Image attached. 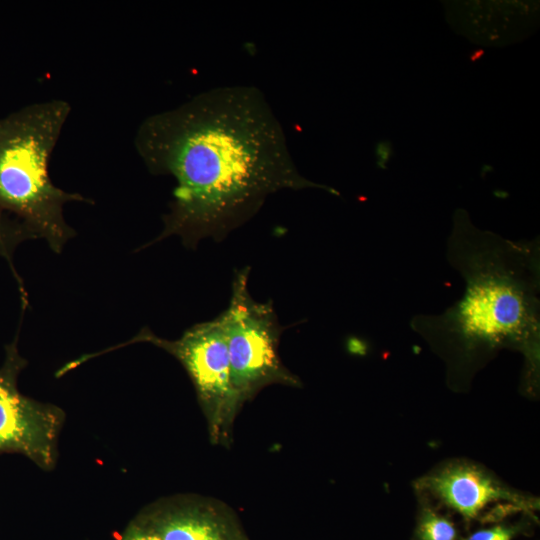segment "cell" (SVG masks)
Here are the masks:
<instances>
[{
  "instance_id": "cell-1",
  "label": "cell",
  "mask_w": 540,
  "mask_h": 540,
  "mask_svg": "<svg viewBox=\"0 0 540 540\" xmlns=\"http://www.w3.org/2000/svg\"><path fill=\"white\" fill-rule=\"evenodd\" d=\"M134 142L149 172L176 181L162 232L149 245L172 235L187 248L222 241L280 190L339 195L299 173L281 124L253 86L211 89L148 116Z\"/></svg>"
},
{
  "instance_id": "cell-2",
  "label": "cell",
  "mask_w": 540,
  "mask_h": 540,
  "mask_svg": "<svg viewBox=\"0 0 540 540\" xmlns=\"http://www.w3.org/2000/svg\"><path fill=\"white\" fill-rule=\"evenodd\" d=\"M449 262L465 280L462 299L438 316H415L413 329L465 357L500 348L536 358L539 344V246L515 243L455 222Z\"/></svg>"
},
{
  "instance_id": "cell-3",
  "label": "cell",
  "mask_w": 540,
  "mask_h": 540,
  "mask_svg": "<svg viewBox=\"0 0 540 540\" xmlns=\"http://www.w3.org/2000/svg\"><path fill=\"white\" fill-rule=\"evenodd\" d=\"M71 112L61 99L27 105L0 118V210L23 223L61 253L76 235L67 224V202H89L52 182L49 161Z\"/></svg>"
},
{
  "instance_id": "cell-4",
  "label": "cell",
  "mask_w": 540,
  "mask_h": 540,
  "mask_svg": "<svg viewBox=\"0 0 540 540\" xmlns=\"http://www.w3.org/2000/svg\"><path fill=\"white\" fill-rule=\"evenodd\" d=\"M249 273V267L235 271L229 305L219 314L226 334L231 380L241 404L271 384L301 385L280 359L278 346L284 328L273 303L251 297Z\"/></svg>"
},
{
  "instance_id": "cell-5",
  "label": "cell",
  "mask_w": 540,
  "mask_h": 540,
  "mask_svg": "<svg viewBox=\"0 0 540 540\" xmlns=\"http://www.w3.org/2000/svg\"><path fill=\"white\" fill-rule=\"evenodd\" d=\"M134 343H149L175 357L185 368L207 418L214 443L229 439L235 415L242 406L231 380L230 361L222 319L194 324L174 340L144 327L132 339L110 350Z\"/></svg>"
},
{
  "instance_id": "cell-6",
  "label": "cell",
  "mask_w": 540,
  "mask_h": 540,
  "mask_svg": "<svg viewBox=\"0 0 540 540\" xmlns=\"http://www.w3.org/2000/svg\"><path fill=\"white\" fill-rule=\"evenodd\" d=\"M18 334L5 346L0 367V453H20L41 468L52 467L64 414L54 405L24 396L17 378L27 361L17 347Z\"/></svg>"
},
{
  "instance_id": "cell-7",
  "label": "cell",
  "mask_w": 540,
  "mask_h": 540,
  "mask_svg": "<svg viewBox=\"0 0 540 540\" xmlns=\"http://www.w3.org/2000/svg\"><path fill=\"white\" fill-rule=\"evenodd\" d=\"M418 486L467 519L475 518L489 504L499 501L520 507L529 505V501L503 487L486 471L466 463L451 464L422 478Z\"/></svg>"
},
{
  "instance_id": "cell-8",
  "label": "cell",
  "mask_w": 540,
  "mask_h": 540,
  "mask_svg": "<svg viewBox=\"0 0 540 540\" xmlns=\"http://www.w3.org/2000/svg\"><path fill=\"white\" fill-rule=\"evenodd\" d=\"M147 525L161 540H246L226 513L204 503L163 510Z\"/></svg>"
},
{
  "instance_id": "cell-9",
  "label": "cell",
  "mask_w": 540,
  "mask_h": 540,
  "mask_svg": "<svg viewBox=\"0 0 540 540\" xmlns=\"http://www.w3.org/2000/svg\"><path fill=\"white\" fill-rule=\"evenodd\" d=\"M29 239H36V237L18 219L0 210V256L7 261L12 270L19 286L23 306L28 304L27 293L13 265V255L16 247Z\"/></svg>"
},
{
  "instance_id": "cell-10",
  "label": "cell",
  "mask_w": 540,
  "mask_h": 540,
  "mask_svg": "<svg viewBox=\"0 0 540 540\" xmlns=\"http://www.w3.org/2000/svg\"><path fill=\"white\" fill-rule=\"evenodd\" d=\"M417 536L420 540H456L457 531L447 518L425 509L419 520Z\"/></svg>"
},
{
  "instance_id": "cell-11",
  "label": "cell",
  "mask_w": 540,
  "mask_h": 540,
  "mask_svg": "<svg viewBox=\"0 0 540 540\" xmlns=\"http://www.w3.org/2000/svg\"><path fill=\"white\" fill-rule=\"evenodd\" d=\"M512 537V529L496 526L490 529L479 530L471 534L467 540H511Z\"/></svg>"
},
{
  "instance_id": "cell-12",
  "label": "cell",
  "mask_w": 540,
  "mask_h": 540,
  "mask_svg": "<svg viewBox=\"0 0 540 540\" xmlns=\"http://www.w3.org/2000/svg\"><path fill=\"white\" fill-rule=\"evenodd\" d=\"M121 540H161V538L146 524L133 525Z\"/></svg>"
},
{
  "instance_id": "cell-13",
  "label": "cell",
  "mask_w": 540,
  "mask_h": 540,
  "mask_svg": "<svg viewBox=\"0 0 540 540\" xmlns=\"http://www.w3.org/2000/svg\"><path fill=\"white\" fill-rule=\"evenodd\" d=\"M375 153L377 155L378 164L385 168V163L390 159L393 151L389 141H380L376 144Z\"/></svg>"
}]
</instances>
